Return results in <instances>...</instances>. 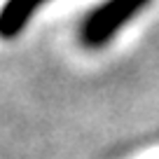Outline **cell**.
<instances>
[{
	"mask_svg": "<svg viewBox=\"0 0 159 159\" xmlns=\"http://www.w3.org/2000/svg\"><path fill=\"white\" fill-rule=\"evenodd\" d=\"M150 0H105L82 21V42L91 49L108 45Z\"/></svg>",
	"mask_w": 159,
	"mask_h": 159,
	"instance_id": "obj_1",
	"label": "cell"
},
{
	"mask_svg": "<svg viewBox=\"0 0 159 159\" xmlns=\"http://www.w3.org/2000/svg\"><path fill=\"white\" fill-rule=\"evenodd\" d=\"M47 0H5V5L0 7V38L12 40L24 33L33 14Z\"/></svg>",
	"mask_w": 159,
	"mask_h": 159,
	"instance_id": "obj_2",
	"label": "cell"
}]
</instances>
